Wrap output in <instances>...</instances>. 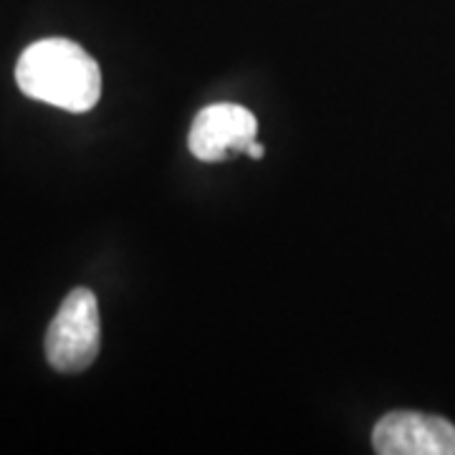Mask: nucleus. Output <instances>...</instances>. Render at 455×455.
Masks as SVG:
<instances>
[{"instance_id": "obj_1", "label": "nucleus", "mask_w": 455, "mask_h": 455, "mask_svg": "<svg viewBox=\"0 0 455 455\" xmlns=\"http://www.w3.org/2000/svg\"><path fill=\"white\" fill-rule=\"evenodd\" d=\"M16 84L26 97L84 114L101 97V71L86 51L68 38H44L20 53Z\"/></svg>"}, {"instance_id": "obj_3", "label": "nucleus", "mask_w": 455, "mask_h": 455, "mask_svg": "<svg viewBox=\"0 0 455 455\" xmlns=\"http://www.w3.org/2000/svg\"><path fill=\"white\" fill-rule=\"evenodd\" d=\"M379 455H455V425L425 412H390L372 430Z\"/></svg>"}, {"instance_id": "obj_5", "label": "nucleus", "mask_w": 455, "mask_h": 455, "mask_svg": "<svg viewBox=\"0 0 455 455\" xmlns=\"http://www.w3.org/2000/svg\"><path fill=\"white\" fill-rule=\"evenodd\" d=\"M263 152H266V149H263V145L256 142V140H253V142L248 145V149H245V155H248V157H253V160H260V157H263Z\"/></svg>"}, {"instance_id": "obj_2", "label": "nucleus", "mask_w": 455, "mask_h": 455, "mask_svg": "<svg viewBox=\"0 0 455 455\" xmlns=\"http://www.w3.org/2000/svg\"><path fill=\"white\" fill-rule=\"evenodd\" d=\"M101 347L99 301L89 289H74L59 307L46 334V357L56 372L76 374L94 364Z\"/></svg>"}, {"instance_id": "obj_4", "label": "nucleus", "mask_w": 455, "mask_h": 455, "mask_svg": "<svg viewBox=\"0 0 455 455\" xmlns=\"http://www.w3.org/2000/svg\"><path fill=\"white\" fill-rule=\"evenodd\" d=\"M259 122L241 104L218 101L200 109L188 134V147L203 163H223L235 152H245L256 140Z\"/></svg>"}]
</instances>
